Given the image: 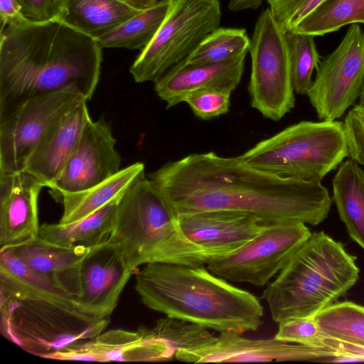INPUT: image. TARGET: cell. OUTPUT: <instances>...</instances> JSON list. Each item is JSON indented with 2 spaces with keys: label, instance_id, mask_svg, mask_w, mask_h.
Here are the masks:
<instances>
[{
  "label": "cell",
  "instance_id": "6da1fadb",
  "mask_svg": "<svg viewBox=\"0 0 364 364\" xmlns=\"http://www.w3.org/2000/svg\"><path fill=\"white\" fill-rule=\"evenodd\" d=\"M148 178L176 218L229 210L250 213L266 223L317 225L332 205L321 181L282 177L247 165L241 156L213 151L169 161Z\"/></svg>",
  "mask_w": 364,
  "mask_h": 364
},
{
  "label": "cell",
  "instance_id": "7a4b0ae2",
  "mask_svg": "<svg viewBox=\"0 0 364 364\" xmlns=\"http://www.w3.org/2000/svg\"><path fill=\"white\" fill-rule=\"evenodd\" d=\"M102 50L94 38L57 19L1 28L0 117L44 94L67 91L90 100Z\"/></svg>",
  "mask_w": 364,
  "mask_h": 364
},
{
  "label": "cell",
  "instance_id": "3957f363",
  "mask_svg": "<svg viewBox=\"0 0 364 364\" xmlns=\"http://www.w3.org/2000/svg\"><path fill=\"white\" fill-rule=\"evenodd\" d=\"M135 289L148 308L219 333L256 331L263 323V307L254 294L204 265L146 264L136 274Z\"/></svg>",
  "mask_w": 364,
  "mask_h": 364
},
{
  "label": "cell",
  "instance_id": "277c9868",
  "mask_svg": "<svg viewBox=\"0 0 364 364\" xmlns=\"http://www.w3.org/2000/svg\"><path fill=\"white\" fill-rule=\"evenodd\" d=\"M355 257L324 232L311 233L262 293L272 320L314 317L358 281Z\"/></svg>",
  "mask_w": 364,
  "mask_h": 364
},
{
  "label": "cell",
  "instance_id": "5b68a950",
  "mask_svg": "<svg viewBox=\"0 0 364 364\" xmlns=\"http://www.w3.org/2000/svg\"><path fill=\"white\" fill-rule=\"evenodd\" d=\"M0 329L24 350L46 358L90 341L106 328L98 318L42 294L0 268Z\"/></svg>",
  "mask_w": 364,
  "mask_h": 364
},
{
  "label": "cell",
  "instance_id": "8992f818",
  "mask_svg": "<svg viewBox=\"0 0 364 364\" xmlns=\"http://www.w3.org/2000/svg\"><path fill=\"white\" fill-rule=\"evenodd\" d=\"M109 240L133 272L149 263L176 264L177 218L145 173L120 198Z\"/></svg>",
  "mask_w": 364,
  "mask_h": 364
},
{
  "label": "cell",
  "instance_id": "52a82bcc",
  "mask_svg": "<svg viewBox=\"0 0 364 364\" xmlns=\"http://www.w3.org/2000/svg\"><path fill=\"white\" fill-rule=\"evenodd\" d=\"M240 156L247 165L275 175L321 181L348 156L343 124L301 121Z\"/></svg>",
  "mask_w": 364,
  "mask_h": 364
},
{
  "label": "cell",
  "instance_id": "ba28073f",
  "mask_svg": "<svg viewBox=\"0 0 364 364\" xmlns=\"http://www.w3.org/2000/svg\"><path fill=\"white\" fill-rule=\"evenodd\" d=\"M219 0H171L166 16L129 68L136 82H155L184 60L221 20Z\"/></svg>",
  "mask_w": 364,
  "mask_h": 364
},
{
  "label": "cell",
  "instance_id": "9c48e42d",
  "mask_svg": "<svg viewBox=\"0 0 364 364\" xmlns=\"http://www.w3.org/2000/svg\"><path fill=\"white\" fill-rule=\"evenodd\" d=\"M249 52L250 105L264 117L279 121L294 108L295 96L286 33L269 7L257 19Z\"/></svg>",
  "mask_w": 364,
  "mask_h": 364
},
{
  "label": "cell",
  "instance_id": "30bf717a",
  "mask_svg": "<svg viewBox=\"0 0 364 364\" xmlns=\"http://www.w3.org/2000/svg\"><path fill=\"white\" fill-rule=\"evenodd\" d=\"M311 235L303 223H267L238 249L209 259L206 268L232 282L264 287L282 269Z\"/></svg>",
  "mask_w": 364,
  "mask_h": 364
},
{
  "label": "cell",
  "instance_id": "8fae6325",
  "mask_svg": "<svg viewBox=\"0 0 364 364\" xmlns=\"http://www.w3.org/2000/svg\"><path fill=\"white\" fill-rule=\"evenodd\" d=\"M267 224L250 213L229 210H208L178 217L179 247L176 264L205 265L212 258L238 249Z\"/></svg>",
  "mask_w": 364,
  "mask_h": 364
},
{
  "label": "cell",
  "instance_id": "7c38bea8",
  "mask_svg": "<svg viewBox=\"0 0 364 364\" xmlns=\"http://www.w3.org/2000/svg\"><path fill=\"white\" fill-rule=\"evenodd\" d=\"M363 85L364 34L355 23L321 60L306 95L320 120L334 121L359 98Z\"/></svg>",
  "mask_w": 364,
  "mask_h": 364
},
{
  "label": "cell",
  "instance_id": "4fadbf2b",
  "mask_svg": "<svg viewBox=\"0 0 364 364\" xmlns=\"http://www.w3.org/2000/svg\"><path fill=\"white\" fill-rule=\"evenodd\" d=\"M83 100L67 91L37 95L0 117V173L24 171L50 125Z\"/></svg>",
  "mask_w": 364,
  "mask_h": 364
},
{
  "label": "cell",
  "instance_id": "5bb4252c",
  "mask_svg": "<svg viewBox=\"0 0 364 364\" xmlns=\"http://www.w3.org/2000/svg\"><path fill=\"white\" fill-rule=\"evenodd\" d=\"M235 331L220 333L208 344L193 349H181L175 359L190 363L323 361L334 362L330 350L275 338L251 339Z\"/></svg>",
  "mask_w": 364,
  "mask_h": 364
},
{
  "label": "cell",
  "instance_id": "9a60e30c",
  "mask_svg": "<svg viewBox=\"0 0 364 364\" xmlns=\"http://www.w3.org/2000/svg\"><path fill=\"white\" fill-rule=\"evenodd\" d=\"M109 124L92 119L58 176L48 186L55 199L63 193L91 188L120 171L121 156Z\"/></svg>",
  "mask_w": 364,
  "mask_h": 364
},
{
  "label": "cell",
  "instance_id": "2e32d148",
  "mask_svg": "<svg viewBox=\"0 0 364 364\" xmlns=\"http://www.w3.org/2000/svg\"><path fill=\"white\" fill-rule=\"evenodd\" d=\"M133 271L118 246L109 240L92 248L80 272V294L75 306L98 318H108Z\"/></svg>",
  "mask_w": 364,
  "mask_h": 364
},
{
  "label": "cell",
  "instance_id": "e0dca14e",
  "mask_svg": "<svg viewBox=\"0 0 364 364\" xmlns=\"http://www.w3.org/2000/svg\"><path fill=\"white\" fill-rule=\"evenodd\" d=\"M168 343L151 328L114 329L50 355L48 359L94 362H156L175 358Z\"/></svg>",
  "mask_w": 364,
  "mask_h": 364
},
{
  "label": "cell",
  "instance_id": "ac0fdd59",
  "mask_svg": "<svg viewBox=\"0 0 364 364\" xmlns=\"http://www.w3.org/2000/svg\"><path fill=\"white\" fill-rule=\"evenodd\" d=\"M44 183L23 171L0 173V250L39 236L38 198Z\"/></svg>",
  "mask_w": 364,
  "mask_h": 364
},
{
  "label": "cell",
  "instance_id": "d6986e66",
  "mask_svg": "<svg viewBox=\"0 0 364 364\" xmlns=\"http://www.w3.org/2000/svg\"><path fill=\"white\" fill-rule=\"evenodd\" d=\"M247 54L210 64L175 65L154 82V90L167 108L184 102L190 94L207 89L233 91L240 82Z\"/></svg>",
  "mask_w": 364,
  "mask_h": 364
},
{
  "label": "cell",
  "instance_id": "ffe728a7",
  "mask_svg": "<svg viewBox=\"0 0 364 364\" xmlns=\"http://www.w3.org/2000/svg\"><path fill=\"white\" fill-rule=\"evenodd\" d=\"M90 119L86 100L60 115L41 139L24 171L48 187L60 174Z\"/></svg>",
  "mask_w": 364,
  "mask_h": 364
},
{
  "label": "cell",
  "instance_id": "44dd1931",
  "mask_svg": "<svg viewBox=\"0 0 364 364\" xmlns=\"http://www.w3.org/2000/svg\"><path fill=\"white\" fill-rule=\"evenodd\" d=\"M92 248L59 245L38 236L10 249L28 267L48 278L75 299L80 294L81 264Z\"/></svg>",
  "mask_w": 364,
  "mask_h": 364
},
{
  "label": "cell",
  "instance_id": "7402d4cb",
  "mask_svg": "<svg viewBox=\"0 0 364 364\" xmlns=\"http://www.w3.org/2000/svg\"><path fill=\"white\" fill-rule=\"evenodd\" d=\"M143 9L127 0H62L56 19L95 39Z\"/></svg>",
  "mask_w": 364,
  "mask_h": 364
},
{
  "label": "cell",
  "instance_id": "603a6c76",
  "mask_svg": "<svg viewBox=\"0 0 364 364\" xmlns=\"http://www.w3.org/2000/svg\"><path fill=\"white\" fill-rule=\"evenodd\" d=\"M144 168L143 163L136 162L91 188L60 194L55 198L63 206L59 223L68 224L82 220L112 200L122 197L132 184L144 173Z\"/></svg>",
  "mask_w": 364,
  "mask_h": 364
},
{
  "label": "cell",
  "instance_id": "cb8c5ba5",
  "mask_svg": "<svg viewBox=\"0 0 364 364\" xmlns=\"http://www.w3.org/2000/svg\"><path fill=\"white\" fill-rule=\"evenodd\" d=\"M332 187L340 219L351 239L364 250V171L348 159L341 164Z\"/></svg>",
  "mask_w": 364,
  "mask_h": 364
},
{
  "label": "cell",
  "instance_id": "d4e9b609",
  "mask_svg": "<svg viewBox=\"0 0 364 364\" xmlns=\"http://www.w3.org/2000/svg\"><path fill=\"white\" fill-rule=\"evenodd\" d=\"M117 198L93 214L75 222L43 223L39 237L48 242L67 247L92 248L109 240L117 204Z\"/></svg>",
  "mask_w": 364,
  "mask_h": 364
},
{
  "label": "cell",
  "instance_id": "484cf974",
  "mask_svg": "<svg viewBox=\"0 0 364 364\" xmlns=\"http://www.w3.org/2000/svg\"><path fill=\"white\" fill-rule=\"evenodd\" d=\"M170 3L171 0H160L95 40L102 48L141 50L150 43L161 26Z\"/></svg>",
  "mask_w": 364,
  "mask_h": 364
},
{
  "label": "cell",
  "instance_id": "4316f807",
  "mask_svg": "<svg viewBox=\"0 0 364 364\" xmlns=\"http://www.w3.org/2000/svg\"><path fill=\"white\" fill-rule=\"evenodd\" d=\"M355 23L364 24V0H326L292 31L321 36Z\"/></svg>",
  "mask_w": 364,
  "mask_h": 364
},
{
  "label": "cell",
  "instance_id": "83f0119b",
  "mask_svg": "<svg viewBox=\"0 0 364 364\" xmlns=\"http://www.w3.org/2000/svg\"><path fill=\"white\" fill-rule=\"evenodd\" d=\"M250 39L244 28H218L182 61L187 65L218 63L247 54Z\"/></svg>",
  "mask_w": 364,
  "mask_h": 364
},
{
  "label": "cell",
  "instance_id": "f1b7e54d",
  "mask_svg": "<svg viewBox=\"0 0 364 364\" xmlns=\"http://www.w3.org/2000/svg\"><path fill=\"white\" fill-rule=\"evenodd\" d=\"M314 318L326 333L364 345V306L352 301L334 303Z\"/></svg>",
  "mask_w": 364,
  "mask_h": 364
},
{
  "label": "cell",
  "instance_id": "f546056e",
  "mask_svg": "<svg viewBox=\"0 0 364 364\" xmlns=\"http://www.w3.org/2000/svg\"><path fill=\"white\" fill-rule=\"evenodd\" d=\"M285 33L294 92L306 95L313 83V72L321 62L314 36L294 31Z\"/></svg>",
  "mask_w": 364,
  "mask_h": 364
},
{
  "label": "cell",
  "instance_id": "4dcf8cb0",
  "mask_svg": "<svg viewBox=\"0 0 364 364\" xmlns=\"http://www.w3.org/2000/svg\"><path fill=\"white\" fill-rule=\"evenodd\" d=\"M151 329L166 341L175 353L181 349L203 346L215 337L204 326L169 316L159 319Z\"/></svg>",
  "mask_w": 364,
  "mask_h": 364
},
{
  "label": "cell",
  "instance_id": "1f68e13d",
  "mask_svg": "<svg viewBox=\"0 0 364 364\" xmlns=\"http://www.w3.org/2000/svg\"><path fill=\"white\" fill-rule=\"evenodd\" d=\"M0 268L33 289L60 302L75 306V299L72 296L46 277L28 267L10 248L0 250Z\"/></svg>",
  "mask_w": 364,
  "mask_h": 364
},
{
  "label": "cell",
  "instance_id": "d6a6232c",
  "mask_svg": "<svg viewBox=\"0 0 364 364\" xmlns=\"http://www.w3.org/2000/svg\"><path fill=\"white\" fill-rule=\"evenodd\" d=\"M232 91L223 89H207L196 91L184 100L193 114L203 120L226 114L230 107Z\"/></svg>",
  "mask_w": 364,
  "mask_h": 364
},
{
  "label": "cell",
  "instance_id": "836d02e7",
  "mask_svg": "<svg viewBox=\"0 0 364 364\" xmlns=\"http://www.w3.org/2000/svg\"><path fill=\"white\" fill-rule=\"evenodd\" d=\"M326 0H267L277 23L285 32L292 31Z\"/></svg>",
  "mask_w": 364,
  "mask_h": 364
},
{
  "label": "cell",
  "instance_id": "e575fe53",
  "mask_svg": "<svg viewBox=\"0 0 364 364\" xmlns=\"http://www.w3.org/2000/svg\"><path fill=\"white\" fill-rule=\"evenodd\" d=\"M275 338L289 343L319 347L323 331L314 317H301L278 323Z\"/></svg>",
  "mask_w": 364,
  "mask_h": 364
},
{
  "label": "cell",
  "instance_id": "d590c367",
  "mask_svg": "<svg viewBox=\"0 0 364 364\" xmlns=\"http://www.w3.org/2000/svg\"><path fill=\"white\" fill-rule=\"evenodd\" d=\"M343 124L348 156L364 166V105L353 107Z\"/></svg>",
  "mask_w": 364,
  "mask_h": 364
},
{
  "label": "cell",
  "instance_id": "8d00e7d4",
  "mask_svg": "<svg viewBox=\"0 0 364 364\" xmlns=\"http://www.w3.org/2000/svg\"><path fill=\"white\" fill-rule=\"evenodd\" d=\"M24 16L32 22H46L58 18L62 0H18Z\"/></svg>",
  "mask_w": 364,
  "mask_h": 364
},
{
  "label": "cell",
  "instance_id": "74e56055",
  "mask_svg": "<svg viewBox=\"0 0 364 364\" xmlns=\"http://www.w3.org/2000/svg\"><path fill=\"white\" fill-rule=\"evenodd\" d=\"M1 28L7 25H19L28 20L22 13L18 0H0Z\"/></svg>",
  "mask_w": 364,
  "mask_h": 364
},
{
  "label": "cell",
  "instance_id": "f35d334b",
  "mask_svg": "<svg viewBox=\"0 0 364 364\" xmlns=\"http://www.w3.org/2000/svg\"><path fill=\"white\" fill-rule=\"evenodd\" d=\"M262 1L263 0H230L228 9L231 11L256 9L262 5Z\"/></svg>",
  "mask_w": 364,
  "mask_h": 364
},
{
  "label": "cell",
  "instance_id": "ab89813d",
  "mask_svg": "<svg viewBox=\"0 0 364 364\" xmlns=\"http://www.w3.org/2000/svg\"><path fill=\"white\" fill-rule=\"evenodd\" d=\"M136 7L146 9L157 4L160 0H127Z\"/></svg>",
  "mask_w": 364,
  "mask_h": 364
},
{
  "label": "cell",
  "instance_id": "60d3db41",
  "mask_svg": "<svg viewBox=\"0 0 364 364\" xmlns=\"http://www.w3.org/2000/svg\"><path fill=\"white\" fill-rule=\"evenodd\" d=\"M358 100H359L358 104L364 105V85H363V90H362L361 94H360Z\"/></svg>",
  "mask_w": 364,
  "mask_h": 364
},
{
  "label": "cell",
  "instance_id": "b9f144b4",
  "mask_svg": "<svg viewBox=\"0 0 364 364\" xmlns=\"http://www.w3.org/2000/svg\"><path fill=\"white\" fill-rule=\"evenodd\" d=\"M363 34H364V32H363Z\"/></svg>",
  "mask_w": 364,
  "mask_h": 364
}]
</instances>
